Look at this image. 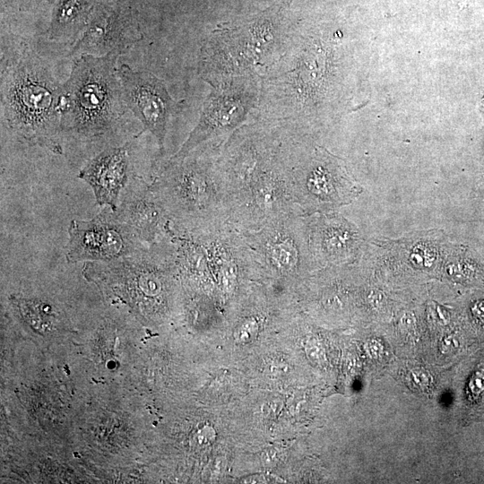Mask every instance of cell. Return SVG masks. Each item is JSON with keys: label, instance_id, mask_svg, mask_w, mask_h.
Listing matches in <instances>:
<instances>
[{"label": "cell", "instance_id": "6da1fadb", "mask_svg": "<svg viewBox=\"0 0 484 484\" xmlns=\"http://www.w3.org/2000/svg\"><path fill=\"white\" fill-rule=\"evenodd\" d=\"M63 83L23 39L1 41V113L17 136L62 154Z\"/></svg>", "mask_w": 484, "mask_h": 484}, {"label": "cell", "instance_id": "7a4b0ae2", "mask_svg": "<svg viewBox=\"0 0 484 484\" xmlns=\"http://www.w3.org/2000/svg\"><path fill=\"white\" fill-rule=\"evenodd\" d=\"M220 145L203 144L183 158H169L150 184L171 220L190 229L228 221V207L218 156Z\"/></svg>", "mask_w": 484, "mask_h": 484}, {"label": "cell", "instance_id": "3957f363", "mask_svg": "<svg viewBox=\"0 0 484 484\" xmlns=\"http://www.w3.org/2000/svg\"><path fill=\"white\" fill-rule=\"evenodd\" d=\"M118 56L82 55L63 82L62 133L92 141L113 133L128 109L117 75Z\"/></svg>", "mask_w": 484, "mask_h": 484}, {"label": "cell", "instance_id": "277c9868", "mask_svg": "<svg viewBox=\"0 0 484 484\" xmlns=\"http://www.w3.org/2000/svg\"><path fill=\"white\" fill-rule=\"evenodd\" d=\"M82 275L146 317L162 315L178 272L174 251L164 237L143 251L106 262H86Z\"/></svg>", "mask_w": 484, "mask_h": 484}, {"label": "cell", "instance_id": "5b68a950", "mask_svg": "<svg viewBox=\"0 0 484 484\" xmlns=\"http://www.w3.org/2000/svg\"><path fill=\"white\" fill-rule=\"evenodd\" d=\"M283 132V131H282ZM295 202L304 215L335 212L362 189L341 160L322 147L303 148L291 133H281Z\"/></svg>", "mask_w": 484, "mask_h": 484}, {"label": "cell", "instance_id": "8992f818", "mask_svg": "<svg viewBox=\"0 0 484 484\" xmlns=\"http://www.w3.org/2000/svg\"><path fill=\"white\" fill-rule=\"evenodd\" d=\"M241 232L256 278L294 282L311 276L319 269L310 249L304 214H290L256 230Z\"/></svg>", "mask_w": 484, "mask_h": 484}, {"label": "cell", "instance_id": "52a82bcc", "mask_svg": "<svg viewBox=\"0 0 484 484\" xmlns=\"http://www.w3.org/2000/svg\"><path fill=\"white\" fill-rule=\"evenodd\" d=\"M290 39L267 19L210 39L203 47L200 69L204 78L219 72L250 76L269 70L285 52Z\"/></svg>", "mask_w": 484, "mask_h": 484}, {"label": "cell", "instance_id": "ba28073f", "mask_svg": "<svg viewBox=\"0 0 484 484\" xmlns=\"http://www.w3.org/2000/svg\"><path fill=\"white\" fill-rule=\"evenodd\" d=\"M280 130L263 125H244L220 145L218 166L229 207L246 194L280 159Z\"/></svg>", "mask_w": 484, "mask_h": 484}, {"label": "cell", "instance_id": "9c48e42d", "mask_svg": "<svg viewBox=\"0 0 484 484\" xmlns=\"http://www.w3.org/2000/svg\"><path fill=\"white\" fill-rule=\"evenodd\" d=\"M256 99L257 88L250 76L218 82L204 100L196 125L171 158H183L203 144L221 145L241 126Z\"/></svg>", "mask_w": 484, "mask_h": 484}, {"label": "cell", "instance_id": "30bf717a", "mask_svg": "<svg viewBox=\"0 0 484 484\" xmlns=\"http://www.w3.org/2000/svg\"><path fill=\"white\" fill-rule=\"evenodd\" d=\"M144 244L110 207L90 220H72L65 258L70 264L106 262L143 251Z\"/></svg>", "mask_w": 484, "mask_h": 484}, {"label": "cell", "instance_id": "8fae6325", "mask_svg": "<svg viewBox=\"0 0 484 484\" xmlns=\"http://www.w3.org/2000/svg\"><path fill=\"white\" fill-rule=\"evenodd\" d=\"M294 213L303 214L295 202L282 147L278 161L229 207L228 222L240 231H253Z\"/></svg>", "mask_w": 484, "mask_h": 484}, {"label": "cell", "instance_id": "7c38bea8", "mask_svg": "<svg viewBox=\"0 0 484 484\" xmlns=\"http://www.w3.org/2000/svg\"><path fill=\"white\" fill-rule=\"evenodd\" d=\"M438 230L419 232L399 239L367 243L361 262L375 269L406 270L420 274L442 273L449 245Z\"/></svg>", "mask_w": 484, "mask_h": 484}, {"label": "cell", "instance_id": "4fadbf2b", "mask_svg": "<svg viewBox=\"0 0 484 484\" xmlns=\"http://www.w3.org/2000/svg\"><path fill=\"white\" fill-rule=\"evenodd\" d=\"M117 75L127 108L143 124V131L155 137L163 154L168 123L176 106L164 82L150 72L134 71L126 64L117 67Z\"/></svg>", "mask_w": 484, "mask_h": 484}, {"label": "cell", "instance_id": "5bb4252c", "mask_svg": "<svg viewBox=\"0 0 484 484\" xmlns=\"http://www.w3.org/2000/svg\"><path fill=\"white\" fill-rule=\"evenodd\" d=\"M306 218L310 249L319 269L360 262L367 243L355 224L337 211Z\"/></svg>", "mask_w": 484, "mask_h": 484}, {"label": "cell", "instance_id": "9a60e30c", "mask_svg": "<svg viewBox=\"0 0 484 484\" xmlns=\"http://www.w3.org/2000/svg\"><path fill=\"white\" fill-rule=\"evenodd\" d=\"M142 39L140 28L127 8L118 4L101 5L69 54L77 57L82 55L118 56Z\"/></svg>", "mask_w": 484, "mask_h": 484}, {"label": "cell", "instance_id": "2e32d148", "mask_svg": "<svg viewBox=\"0 0 484 484\" xmlns=\"http://www.w3.org/2000/svg\"><path fill=\"white\" fill-rule=\"evenodd\" d=\"M146 245L160 240L171 220L160 200L141 177L133 174L120 194L116 211Z\"/></svg>", "mask_w": 484, "mask_h": 484}, {"label": "cell", "instance_id": "e0dca14e", "mask_svg": "<svg viewBox=\"0 0 484 484\" xmlns=\"http://www.w3.org/2000/svg\"><path fill=\"white\" fill-rule=\"evenodd\" d=\"M131 143L103 150L80 170L78 177L91 187L96 203L117 210L121 192L133 173L130 169Z\"/></svg>", "mask_w": 484, "mask_h": 484}, {"label": "cell", "instance_id": "ac0fdd59", "mask_svg": "<svg viewBox=\"0 0 484 484\" xmlns=\"http://www.w3.org/2000/svg\"><path fill=\"white\" fill-rule=\"evenodd\" d=\"M92 0H62L56 7L48 31V39L71 43L77 40L88 25Z\"/></svg>", "mask_w": 484, "mask_h": 484}, {"label": "cell", "instance_id": "d6986e66", "mask_svg": "<svg viewBox=\"0 0 484 484\" xmlns=\"http://www.w3.org/2000/svg\"><path fill=\"white\" fill-rule=\"evenodd\" d=\"M466 202L469 220L482 232L480 239L484 241V173L472 183L467 192Z\"/></svg>", "mask_w": 484, "mask_h": 484}, {"label": "cell", "instance_id": "ffe728a7", "mask_svg": "<svg viewBox=\"0 0 484 484\" xmlns=\"http://www.w3.org/2000/svg\"><path fill=\"white\" fill-rule=\"evenodd\" d=\"M463 308L471 325L484 334V291H474Z\"/></svg>", "mask_w": 484, "mask_h": 484}, {"label": "cell", "instance_id": "44dd1931", "mask_svg": "<svg viewBox=\"0 0 484 484\" xmlns=\"http://www.w3.org/2000/svg\"><path fill=\"white\" fill-rule=\"evenodd\" d=\"M466 397L471 405L480 404L484 399V365L471 370L466 383Z\"/></svg>", "mask_w": 484, "mask_h": 484}, {"label": "cell", "instance_id": "7402d4cb", "mask_svg": "<svg viewBox=\"0 0 484 484\" xmlns=\"http://www.w3.org/2000/svg\"><path fill=\"white\" fill-rule=\"evenodd\" d=\"M259 320L256 315H247L240 318L234 329L233 335L239 342H249L259 331Z\"/></svg>", "mask_w": 484, "mask_h": 484}, {"label": "cell", "instance_id": "603a6c76", "mask_svg": "<svg viewBox=\"0 0 484 484\" xmlns=\"http://www.w3.org/2000/svg\"><path fill=\"white\" fill-rule=\"evenodd\" d=\"M461 347V340L457 334L450 333L445 335L439 345L441 353L451 355L458 351Z\"/></svg>", "mask_w": 484, "mask_h": 484}, {"label": "cell", "instance_id": "cb8c5ba5", "mask_svg": "<svg viewBox=\"0 0 484 484\" xmlns=\"http://www.w3.org/2000/svg\"><path fill=\"white\" fill-rule=\"evenodd\" d=\"M410 379L411 383L418 388H428L432 382L431 376L424 369H412L410 372Z\"/></svg>", "mask_w": 484, "mask_h": 484}, {"label": "cell", "instance_id": "d4e9b609", "mask_svg": "<svg viewBox=\"0 0 484 484\" xmlns=\"http://www.w3.org/2000/svg\"><path fill=\"white\" fill-rule=\"evenodd\" d=\"M398 326L402 333L406 334L413 333L417 326V319L412 312H405L398 321Z\"/></svg>", "mask_w": 484, "mask_h": 484}]
</instances>
